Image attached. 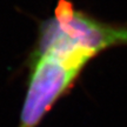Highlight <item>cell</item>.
<instances>
[{
  "mask_svg": "<svg viewBox=\"0 0 127 127\" xmlns=\"http://www.w3.org/2000/svg\"><path fill=\"white\" fill-rule=\"evenodd\" d=\"M95 55L78 48H51L30 55V78L18 127H38Z\"/></svg>",
  "mask_w": 127,
  "mask_h": 127,
  "instance_id": "1",
  "label": "cell"
},
{
  "mask_svg": "<svg viewBox=\"0 0 127 127\" xmlns=\"http://www.w3.org/2000/svg\"><path fill=\"white\" fill-rule=\"evenodd\" d=\"M52 46L88 51L96 57L115 46H127V27L112 25L77 9L68 0H59L54 17L40 23L33 52Z\"/></svg>",
  "mask_w": 127,
  "mask_h": 127,
  "instance_id": "2",
  "label": "cell"
}]
</instances>
